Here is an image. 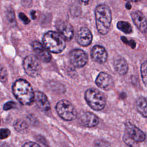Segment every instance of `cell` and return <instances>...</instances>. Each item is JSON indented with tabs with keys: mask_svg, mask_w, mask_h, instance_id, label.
Segmentation results:
<instances>
[{
	"mask_svg": "<svg viewBox=\"0 0 147 147\" xmlns=\"http://www.w3.org/2000/svg\"><path fill=\"white\" fill-rule=\"evenodd\" d=\"M12 90L16 98L21 104L30 105L34 102V92L30 83L26 80H17L13 85Z\"/></svg>",
	"mask_w": 147,
	"mask_h": 147,
	"instance_id": "1",
	"label": "cell"
},
{
	"mask_svg": "<svg viewBox=\"0 0 147 147\" xmlns=\"http://www.w3.org/2000/svg\"><path fill=\"white\" fill-rule=\"evenodd\" d=\"M96 26L98 32L105 35L108 33L111 23V11L109 6L100 4L96 6L95 11Z\"/></svg>",
	"mask_w": 147,
	"mask_h": 147,
	"instance_id": "2",
	"label": "cell"
},
{
	"mask_svg": "<svg viewBox=\"0 0 147 147\" xmlns=\"http://www.w3.org/2000/svg\"><path fill=\"white\" fill-rule=\"evenodd\" d=\"M42 42L44 47L49 52L54 53L61 52L65 47V41L58 32L49 31L43 36Z\"/></svg>",
	"mask_w": 147,
	"mask_h": 147,
	"instance_id": "3",
	"label": "cell"
},
{
	"mask_svg": "<svg viewBox=\"0 0 147 147\" xmlns=\"http://www.w3.org/2000/svg\"><path fill=\"white\" fill-rule=\"evenodd\" d=\"M84 97L87 104L94 110H101L106 105V100L104 95L95 88L88 89Z\"/></svg>",
	"mask_w": 147,
	"mask_h": 147,
	"instance_id": "4",
	"label": "cell"
},
{
	"mask_svg": "<svg viewBox=\"0 0 147 147\" xmlns=\"http://www.w3.org/2000/svg\"><path fill=\"white\" fill-rule=\"evenodd\" d=\"M56 110L59 115L65 121H72L78 115L75 107L67 100L59 101L56 104Z\"/></svg>",
	"mask_w": 147,
	"mask_h": 147,
	"instance_id": "5",
	"label": "cell"
},
{
	"mask_svg": "<svg viewBox=\"0 0 147 147\" xmlns=\"http://www.w3.org/2000/svg\"><path fill=\"white\" fill-rule=\"evenodd\" d=\"M23 67L26 74L30 77L38 76L41 71L40 60L34 55L26 56L23 61Z\"/></svg>",
	"mask_w": 147,
	"mask_h": 147,
	"instance_id": "6",
	"label": "cell"
},
{
	"mask_svg": "<svg viewBox=\"0 0 147 147\" xmlns=\"http://www.w3.org/2000/svg\"><path fill=\"white\" fill-rule=\"evenodd\" d=\"M69 58L71 63L77 68L83 67L88 61L87 54L84 51L80 49L71 51L69 55Z\"/></svg>",
	"mask_w": 147,
	"mask_h": 147,
	"instance_id": "7",
	"label": "cell"
},
{
	"mask_svg": "<svg viewBox=\"0 0 147 147\" xmlns=\"http://www.w3.org/2000/svg\"><path fill=\"white\" fill-rule=\"evenodd\" d=\"M126 134L135 142H141L145 140V134L139 128L130 122H127L125 125Z\"/></svg>",
	"mask_w": 147,
	"mask_h": 147,
	"instance_id": "8",
	"label": "cell"
},
{
	"mask_svg": "<svg viewBox=\"0 0 147 147\" xmlns=\"http://www.w3.org/2000/svg\"><path fill=\"white\" fill-rule=\"evenodd\" d=\"M79 122L83 126L92 127L99 123V118L94 114L89 111H82L78 115Z\"/></svg>",
	"mask_w": 147,
	"mask_h": 147,
	"instance_id": "9",
	"label": "cell"
},
{
	"mask_svg": "<svg viewBox=\"0 0 147 147\" xmlns=\"http://www.w3.org/2000/svg\"><path fill=\"white\" fill-rule=\"evenodd\" d=\"M32 47L35 53L36 57L39 60L45 63L51 61V56L47 49L39 42L33 41L32 43Z\"/></svg>",
	"mask_w": 147,
	"mask_h": 147,
	"instance_id": "10",
	"label": "cell"
},
{
	"mask_svg": "<svg viewBox=\"0 0 147 147\" xmlns=\"http://www.w3.org/2000/svg\"><path fill=\"white\" fill-rule=\"evenodd\" d=\"M95 83L99 87L105 90H111L114 85L112 77L104 72L99 74L96 79Z\"/></svg>",
	"mask_w": 147,
	"mask_h": 147,
	"instance_id": "11",
	"label": "cell"
},
{
	"mask_svg": "<svg viewBox=\"0 0 147 147\" xmlns=\"http://www.w3.org/2000/svg\"><path fill=\"white\" fill-rule=\"evenodd\" d=\"M56 27L57 30L64 38L69 41L71 40L74 36V29L72 25L66 22L61 20H59L56 22Z\"/></svg>",
	"mask_w": 147,
	"mask_h": 147,
	"instance_id": "12",
	"label": "cell"
},
{
	"mask_svg": "<svg viewBox=\"0 0 147 147\" xmlns=\"http://www.w3.org/2000/svg\"><path fill=\"white\" fill-rule=\"evenodd\" d=\"M76 40L80 45L86 47L91 43L92 34L88 28L83 27L78 30L76 36Z\"/></svg>",
	"mask_w": 147,
	"mask_h": 147,
	"instance_id": "13",
	"label": "cell"
},
{
	"mask_svg": "<svg viewBox=\"0 0 147 147\" xmlns=\"http://www.w3.org/2000/svg\"><path fill=\"white\" fill-rule=\"evenodd\" d=\"M91 56L94 61L100 64L105 63L108 57L106 50L100 45H95L92 48L91 51Z\"/></svg>",
	"mask_w": 147,
	"mask_h": 147,
	"instance_id": "14",
	"label": "cell"
},
{
	"mask_svg": "<svg viewBox=\"0 0 147 147\" xmlns=\"http://www.w3.org/2000/svg\"><path fill=\"white\" fill-rule=\"evenodd\" d=\"M133 21L137 28L144 33L146 32L147 24L145 16L140 11H136L131 14Z\"/></svg>",
	"mask_w": 147,
	"mask_h": 147,
	"instance_id": "15",
	"label": "cell"
},
{
	"mask_svg": "<svg viewBox=\"0 0 147 147\" xmlns=\"http://www.w3.org/2000/svg\"><path fill=\"white\" fill-rule=\"evenodd\" d=\"M34 101L36 102L38 107L42 111H47L51 109L50 103L47 96L42 92L37 91L34 92Z\"/></svg>",
	"mask_w": 147,
	"mask_h": 147,
	"instance_id": "16",
	"label": "cell"
},
{
	"mask_svg": "<svg viewBox=\"0 0 147 147\" xmlns=\"http://www.w3.org/2000/svg\"><path fill=\"white\" fill-rule=\"evenodd\" d=\"M114 67L116 72L120 75H125L128 70L127 63L122 57H118L114 60Z\"/></svg>",
	"mask_w": 147,
	"mask_h": 147,
	"instance_id": "17",
	"label": "cell"
},
{
	"mask_svg": "<svg viewBox=\"0 0 147 147\" xmlns=\"http://www.w3.org/2000/svg\"><path fill=\"white\" fill-rule=\"evenodd\" d=\"M136 107L137 110L145 118L147 116L146 99L145 97H140L136 102Z\"/></svg>",
	"mask_w": 147,
	"mask_h": 147,
	"instance_id": "18",
	"label": "cell"
},
{
	"mask_svg": "<svg viewBox=\"0 0 147 147\" xmlns=\"http://www.w3.org/2000/svg\"><path fill=\"white\" fill-rule=\"evenodd\" d=\"M117 26L118 29H119L121 31L126 34L131 33L133 31L131 25L129 22L126 21H119L117 23Z\"/></svg>",
	"mask_w": 147,
	"mask_h": 147,
	"instance_id": "19",
	"label": "cell"
},
{
	"mask_svg": "<svg viewBox=\"0 0 147 147\" xmlns=\"http://www.w3.org/2000/svg\"><path fill=\"white\" fill-rule=\"evenodd\" d=\"M14 128L18 131H21L25 130L28 127L26 122L22 119H18L14 124Z\"/></svg>",
	"mask_w": 147,
	"mask_h": 147,
	"instance_id": "20",
	"label": "cell"
},
{
	"mask_svg": "<svg viewBox=\"0 0 147 147\" xmlns=\"http://www.w3.org/2000/svg\"><path fill=\"white\" fill-rule=\"evenodd\" d=\"M6 18H7L8 22L11 26H15L16 21V19H15L14 12L12 9H8L7 10Z\"/></svg>",
	"mask_w": 147,
	"mask_h": 147,
	"instance_id": "21",
	"label": "cell"
},
{
	"mask_svg": "<svg viewBox=\"0 0 147 147\" xmlns=\"http://www.w3.org/2000/svg\"><path fill=\"white\" fill-rule=\"evenodd\" d=\"M146 65H147L146 61H145L142 64L141 67V77H142V81H143V82H144V83L145 86L146 85V79H147V76H146Z\"/></svg>",
	"mask_w": 147,
	"mask_h": 147,
	"instance_id": "22",
	"label": "cell"
},
{
	"mask_svg": "<svg viewBox=\"0 0 147 147\" xmlns=\"http://www.w3.org/2000/svg\"><path fill=\"white\" fill-rule=\"evenodd\" d=\"M7 79V73L5 67L0 64V82L5 83Z\"/></svg>",
	"mask_w": 147,
	"mask_h": 147,
	"instance_id": "23",
	"label": "cell"
},
{
	"mask_svg": "<svg viewBox=\"0 0 147 147\" xmlns=\"http://www.w3.org/2000/svg\"><path fill=\"white\" fill-rule=\"evenodd\" d=\"M123 141L130 147H137V142L129 138L126 134L123 136Z\"/></svg>",
	"mask_w": 147,
	"mask_h": 147,
	"instance_id": "24",
	"label": "cell"
},
{
	"mask_svg": "<svg viewBox=\"0 0 147 147\" xmlns=\"http://www.w3.org/2000/svg\"><path fill=\"white\" fill-rule=\"evenodd\" d=\"M10 134V131L7 128L0 129V140H3L7 138Z\"/></svg>",
	"mask_w": 147,
	"mask_h": 147,
	"instance_id": "25",
	"label": "cell"
},
{
	"mask_svg": "<svg viewBox=\"0 0 147 147\" xmlns=\"http://www.w3.org/2000/svg\"><path fill=\"white\" fill-rule=\"evenodd\" d=\"M16 106V103L13 101H9L6 103L3 106V109L5 110H9L13 108H14Z\"/></svg>",
	"mask_w": 147,
	"mask_h": 147,
	"instance_id": "26",
	"label": "cell"
},
{
	"mask_svg": "<svg viewBox=\"0 0 147 147\" xmlns=\"http://www.w3.org/2000/svg\"><path fill=\"white\" fill-rule=\"evenodd\" d=\"M18 16H19V18L23 21V22L25 24H28L30 22V20L24 13H20Z\"/></svg>",
	"mask_w": 147,
	"mask_h": 147,
	"instance_id": "27",
	"label": "cell"
},
{
	"mask_svg": "<svg viewBox=\"0 0 147 147\" xmlns=\"http://www.w3.org/2000/svg\"><path fill=\"white\" fill-rule=\"evenodd\" d=\"M121 39H122V40L123 41V42H125V43H126L127 44H129V45H130L131 47L132 48H135L136 43L134 42V41H133V40L128 41L126 37H122Z\"/></svg>",
	"mask_w": 147,
	"mask_h": 147,
	"instance_id": "28",
	"label": "cell"
},
{
	"mask_svg": "<svg viewBox=\"0 0 147 147\" xmlns=\"http://www.w3.org/2000/svg\"><path fill=\"white\" fill-rule=\"evenodd\" d=\"M22 147H41V146L36 142L30 141V142H27L25 144H24L23 145Z\"/></svg>",
	"mask_w": 147,
	"mask_h": 147,
	"instance_id": "29",
	"label": "cell"
},
{
	"mask_svg": "<svg viewBox=\"0 0 147 147\" xmlns=\"http://www.w3.org/2000/svg\"><path fill=\"white\" fill-rule=\"evenodd\" d=\"M36 12L35 11H32L31 13H30V16H31V17L32 18V19L34 20L36 18V14H35Z\"/></svg>",
	"mask_w": 147,
	"mask_h": 147,
	"instance_id": "30",
	"label": "cell"
},
{
	"mask_svg": "<svg viewBox=\"0 0 147 147\" xmlns=\"http://www.w3.org/2000/svg\"><path fill=\"white\" fill-rule=\"evenodd\" d=\"M126 7L127 9H130L131 7V5H130V3L129 2H127L126 4Z\"/></svg>",
	"mask_w": 147,
	"mask_h": 147,
	"instance_id": "31",
	"label": "cell"
}]
</instances>
